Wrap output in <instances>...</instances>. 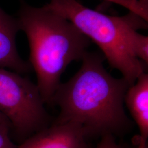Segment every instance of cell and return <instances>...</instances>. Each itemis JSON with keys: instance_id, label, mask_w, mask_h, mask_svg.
<instances>
[{"instance_id": "3", "label": "cell", "mask_w": 148, "mask_h": 148, "mask_svg": "<svg viewBox=\"0 0 148 148\" xmlns=\"http://www.w3.org/2000/svg\"><path fill=\"white\" fill-rule=\"evenodd\" d=\"M46 5L95 43L110 65L120 71L130 86L145 73L146 65L136 57L133 48L138 30L148 28V21L142 17L131 12L121 16L108 15L78 0H50Z\"/></svg>"}, {"instance_id": "12", "label": "cell", "mask_w": 148, "mask_h": 148, "mask_svg": "<svg viewBox=\"0 0 148 148\" xmlns=\"http://www.w3.org/2000/svg\"><path fill=\"white\" fill-rule=\"evenodd\" d=\"M104 1L110 3H113L114 4H116L121 6L123 5L126 2V0H104Z\"/></svg>"}, {"instance_id": "8", "label": "cell", "mask_w": 148, "mask_h": 148, "mask_svg": "<svg viewBox=\"0 0 148 148\" xmlns=\"http://www.w3.org/2000/svg\"><path fill=\"white\" fill-rule=\"evenodd\" d=\"M133 48L136 57L144 64L148 65V36L138 32L134 39Z\"/></svg>"}, {"instance_id": "4", "label": "cell", "mask_w": 148, "mask_h": 148, "mask_svg": "<svg viewBox=\"0 0 148 148\" xmlns=\"http://www.w3.org/2000/svg\"><path fill=\"white\" fill-rule=\"evenodd\" d=\"M44 104L36 84L21 74L0 68V112L11 123L10 136L20 144L49 126Z\"/></svg>"}, {"instance_id": "2", "label": "cell", "mask_w": 148, "mask_h": 148, "mask_svg": "<svg viewBox=\"0 0 148 148\" xmlns=\"http://www.w3.org/2000/svg\"><path fill=\"white\" fill-rule=\"evenodd\" d=\"M17 19L28 39L29 63L43 101L52 103L62 75L71 62L82 60L90 40L47 5L38 8L21 2Z\"/></svg>"}, {"instance_id": "7", "label": "cell", "mask_w": 148, "mask_h": 148, "mask_svg": "<svg viewBox=\"0 0 148 148\" xmlns=\"http://www.w3.org/2000/svg\"><path fill=\"white\" fill-rule=\"evenodd\" d=\"M126 92L125 103L140 132L138 148H147L148 138V75L145 72Z\"/></svg>"}, {"instance_id": "6", "label": "cell", "mask_w": 148, "mask_h": 148, "mask_svg": "<svg viewBox=\"0 0 148 148\" xmlns=\"http://www.w3.org/2000/svg\"><path fill=\"white\" fill-rule=\"evenodd\" d=\"M20 30L18 19L0 7V68L22 74L32 69L29 63L21 58L17 50L16 36Z\"/></svg>"}, {"instance_id": "1", "label": "cell", "mask_w": 148, "mask_h": 148, "mask_svg": "<svg viewBox=\"0 0 148 148\" xmlns=\"http://www.w3.org/2000/svg\"><path fill=\"white\" fill-rule=\"evenodd\" d=\"M104 59L101 54L87 52L79 70L69 81L59 85L52 101L60 109L54 123H77L87 140L108 134L121 137L132 128L124 109L131 86L106 71Z\"/></svg>"}, {"instance_id": "5", "label": "cell", "mask_w": 148, "mask_h": 148, "mask_svg": "<svg viewBox=\"0 0 148 148\" xmlns=\"http://www.w3.org/2000/svg\"><path fill=\"white\" fill-rule=\"evenodd\" d=\"M82 127L77 123H53L28 138L17 148H88Z\"/></svg>"}, {"instance_id": "10", "label": "cell", "mask_w": 148, "mask_h": 148, "mask_svg": "<svg viewBox=\"0 0 148 148\" xmlns=\"http://www.w3.org/2000/svg\"><path fill=\"white\" fill-rule=\"evenodd\" d=\"M94 148H124V147L117 142L115 137L108 134L101 138V141Z\"/></svg>"}, {"instance_id": "9", "label": "cell", "mask_w": 148, "mask_h": 148, "mask_svg": "<svg viewBox=\"0 0 148 148\" xmlns=\"http://www.w3.org/2000/svg\"><path fill=\"white\" fill-rule=\"evenodd\" d=\"M10 136V126L0 124V148H17Z\"/></svg>"}, {"instance_id": "13", "label": "cell", "mask_w": 148, "mask_h": 148, "mask_svg": "<svg viewBox=\"0 0 148 148\" xmlns=\"http://www.w3.org/2000/svg\"><path fill=\"white\" fill-rule=\"evenodd\" d=\"M144 6L148 7V0H136Z\"/></svg>"}, {"instance_id": "11", "label": "cell", "mask_w": 148, "mask_h": 148, "mask_svg": "<svg viewBox=\"0 0 148 148\" xmlns=\"http://www.w3.org/2000/svg\"><path fill=\"white\" fill-rule=\"evenodd\" d=\"M1 123H3V124H6L10 126V130H11V123L0 112V124Z\"/></svg>"}]
</instances>
